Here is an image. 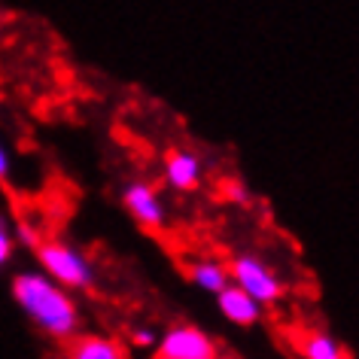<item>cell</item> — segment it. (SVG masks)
<instances>
[{"mask_svg":"<svg viewBox=\"0 0 359 359\" xmlns=\"http://www.w3.org/2000/svg\"><path fill=\"white\" fill-rule=\"evenodd\" d=\"M13 295L40 332H46L52 338H76V329H79L76 302L67 295V290L52 283L46 274L40 271L15 274Z\"/></svg>","mask_w":359,"mask_h":359,"instance_id":"obj_1","label":"cell"},{"mask_svg":"<svg viewBox=\"0 0 359 359\" xmlns=\"http://www.w3.org/2000/svg\"><path fill=\"white\" fill-rule=\"evenodd\" d=\"M37 259L43 265V274L61 290H88L95 283V265L83 250L61 244V241H46L37 247Z\"/></svg>","mask_w":359,"mask_h":359,"instance_id":"obj_2","label":"cell"},{"mask_svg":"<svg viewBox=\"0 0 359 359\" xmlns=\"http://www.w3.org/2000/svg\"><path fill=\"white\" fill-rule=\"evenodd\" d=\"M231 286H238L241 292H247L256 304H271L280 299L283 283L265 262H259L256 256H238L229 268Z\"/></svg>","mask_w":359,"mask_h":359,"instance_id":"obj_3","label":"cell"},{"mask_svg":"<svg viewBox=\"0 0 359 359\" xmlns=\"http://www.w3.org/2000/svg\"><path fill=\"white\" fill-rule=\"evenodd\" d=\"M156 359H217V344L195 326H174L158 341Z\"/></svg>","mask_w":359,"mask_h":359,"instance_id":"obj_4","label":"cell"},{"mask_svg":"<svg viewBox=\"0 0 359 359\" xmlns=\"http://www.w3.org/2000/svg\"><path fill=\"white\" fill-rule=\"evenodd\" d=\"M125 208L143 229H161L165 226V204H161L158 192L147 183H131L125 189Z\"/></svg>","mask_w":359,"mask_h":359,"instance_id":"obj_5","label":"cell"},{"mask_svg":"<svg viewBox=\"0 0 359 359\" xmlns=\"http://www.w3.org/2000/svg\"><path fill=\"white\" fill-rule=\"evenodd\" d=\"M217 302H219L222 317L231 320L235 326H253V323H259V317H262V304H256L247 292H241L238 286H231V283L217 295Z\"/></svg>","mask_w":359,"mask_h":359,"instance_id":"obj_6","label":"cell"},{"mask_svg":"<svg viewBox=\"0 0 359 359\" xmlns=\"http://www.w3.org/2000/svg\"><path fill=\"white\" fill-rule=\"evenodd\" d=\"M67 359H125V350L107 335H76L70 338Z\"/></svg>","mask_w":359,"mask_h":359,"instance_id":"obj_7","label":"cell"},{"mask_svg":"<svg viewBox=\"0 0 359 359\" xmlns=\"http://www.w3.org/2000/svg\"><path fill=\"white\" fill-rule=\"evenodd\" d=\"M165 177L168 183L174 186V189H195V183H198L201 177V161L198 156H192V152H170L168 158V168H165Z\"/></svg>","mask_w":359,"mask_h":359,"instance_id":"obj_8","label":"cell"},{"mask_svg":"<svg viewBox=\"0 0 359 359\" xmlns=\"http://www.w3.org/2000/svg\"><path fill=\"white\" fill-rule=\"evenodd\" d=\"M299 353L304 359H347V350L326 332H308L299 338Z\"/></svg>","mask_w":359,"mask_h":359,"instance_id":"obj_9","label":"cell"},{"mask_svg":"<svg viewBox=\"0 0 359 359\" xmlns=\"http://www.w3.org/2000/svg\"><path fill=\"white\" fill-rule=\"evenodd\" d=\"M189 277H192V283L198 286V290L213 292V295H219L231 283L229 280V268H222L219 262H198V265H192Z\"/></svg>","mask_w":359,"mask_h":359,"instance_id":"obj_10","label":"cell"},{"mask_svg":"<svg viewBox=\"0 0 359 359\" xmlns=\"http://www.w3.org/2000/svg\"><path fill=\"white\" fill-rule=\"evenodd\" d=\"M10 256H13V231L4 219H0V268L10 262Z\"/></svg>","mask_w":359,"mask_h":359,"instance_id":"obj_11","label":"cell"},{"mask_svg":"<svg viewBox=\"0 0 359 359\" xmlns=\"http://www.w3.org/2000/svg\"><path fill=\"white\" fill-rule=\"evenodd\" d=\"M10 170H13V158H10V149L0 143V183L10 180Z\"/></svg>","mask_w":359,"mask_h":359,"instance_id":"obj_12","label":"cell"},{"mask_svg":"<svg viewBox=\"0 0 359 359\" xmlns=\"http://www.w3.org/2000/svg\"><path fill=\"white\" fill-rule=\"evenodd\" d=\"M226 192H229V198H231V201H238V204H244V201H247V192L241 189L238 183H229V186H226Z\"/></svg>","mask_w":359,"mask_h":359,"instance_id":"obj_13","label":"cell"},{"mask_svg":"<svg viewBox=\"0 0 359 359\" xmlns=\"http://www.w3.org/2000/svg\"><path fill=\"white\" fill-rule=\"evenodd\" d=\"M134 344H140V347L152 344V332H149V335H147V332H137V335H134Z\"/></svg>","mask_w":359,"mask_h":359,"instance_id":"obj_14","label":"cell"}]
</instances>
